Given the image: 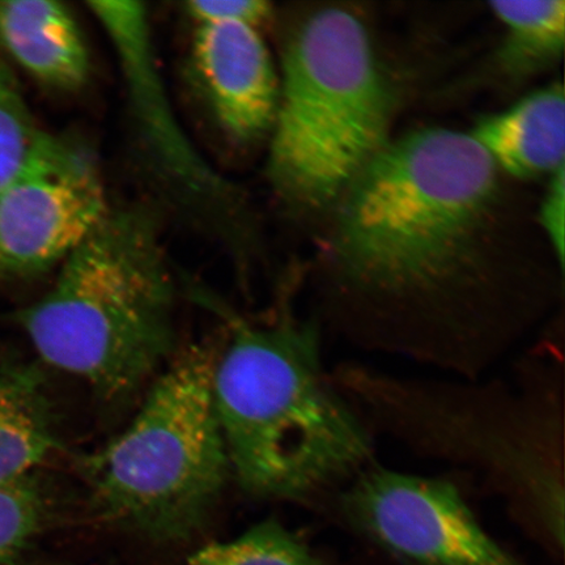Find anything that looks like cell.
<instances>
[{
  "instance_id": "obj_1",
  "label": "cell",
  "mask_w": 565,
  "mask_h": 565,
  "mask_svg": "<svg viewBox=\"0 0 565 565\" xmlns=\"http://www.w3.org/2000/svg\"><path fill=\"white\" fill-rule=\"evenodd\" d=\"M497 188L498 168L470 134L388 140L338 200L333 327L462 379L489 370L535 327L478 259Z\"/></svg>"
},
{
  "instance_id": "obj_2",
  "label": "cell",
  "mask_w": 565,
  "mask_h": 565,
  "mask_svg": "<svg viewBox=\"0 0 565 565\" xmlns=\"http://www.w3.org/2000/svg\"><path fill=\"white\" fill-rule=\"evenodd\" d=\"M366 426L418 454L478 472L514 519L556 554L564 550L563 370L522 366L503 381L393 376L362 364L331 374Z\"/></svg>"
},
{
  "instance_id": "obj_3",
  "label": "cell",
  "mask_w": 565,
  "mask_h": 565,
  "mask_svg": "<svg viewBox=\"0 0 565 565\" xmlns=\"http://www.w3.org/2000/svg\"><path fill=\"white\" fill-rule=\"evenodd\" d=\"M231 337L212 393L231 470L253 497L324 503L373 463V434L328 373L318 324L292 315Z\"/></svg>"
},
{
  "instance_id": "obj_4",
  "label": "cell",
  "mask_w": 565,
  "mask_h": 565,
  "mask_svg": "<svg viewBox=\"0 0 565 565\" xmlns=\"http://www.w3.org/2000/svg\"><path fill=\"white\" fill-rule=\"evenodd\" d=\"M174 298L152 218L110 210L18 320L44 362L118 399L173 355Z\"/></svg>"
},
{
  "instance_id": "obj_5",
  "label": "cell",
  "mask_w": 565,
  "mask_h": 565,
  "mask_svg": "<svg viewBox=\"0 0 565 565\" xmlns=\"http://www.w3.org/2000/svg\"><path fill=\"white\" fill-rule=\"evenodd\" d=\"M279 82L268 173L286 200L328 206L391 140L393 92L363 20L341 7L312 13Z\"/></svg>"
},
{
  "instance_id": "obj_6",
  "label": "cell",
  "mask_w": 565,
  "mask_h": 565,
  "mask_svg": "<svg viewBox=\"0 0 565 565\" xmlns=\"http://www.w3.org/2000/svg\"><path fill=\"white\" fill-rule=\"evenodd\" d=\"M215 353L183 350L124 434L87 461L98 511L158 543L192 540L206 524L231 463L218 424Z\"/></svg>"
},
{
  "instance_id": "obj_7",
  "label": "cell",
  "mask_w": 565,
  "mask_h": 565,
  "mask_svg": "<svg viewBox=\"0 0 565 565\" xmlns=\"http://www.w3.org/2000/svg\"><path fill=\"white\" fill-rule=\"evenodd\" d=\"M328 503L353 533L404 565H526L493 540L448 479L372 463Z\"/></svg>"
},
{
  "instance_id": "obj_8",
  "label": "cell",
  "mask_w": 565,
  "mask_h": 565,
  "mask_svg": "<svg viewBox=\"0 0 565 565\" xmlns=\"http://www.w3.org/2000/svg\"><path fill=\"white\" fill-rule=\"evenodd\" d=\"M109 211L89 148L42 131L23 168L0 190V280L62 265Z\"/></svg>"
},
{
  "instance_id": "obj_9",
  "label": "cell",
  "mask_w": 565,
  "mask_h": 565,
  "mask_svg": "<svg viewBox=\"0 0 565 565\" xmlns=\"http://www.w3.org/2000/svg\"><path fill=\"white\" fill-rule=\"evenodd\" d=\"M122 68L134 119L154 162L183 193L196 201L230 200V186L195 151L169 104L154 54L145 6L90 2Z\"/></svg>"
},
{
  "instance_id": "obj_10",
  "label": "cell",
  "mask_w": 565,
  "mask_h": 565,
  "mask_svg": "<svg viewBox=\"0 0 565 565\" xmlns=\"http://www.w3.org/2000/svg\"><path fill=\"white\" fill-rule=\"evenodd\" d=\"M192 63L212 116L239 145L270 136L280 82L258 28L196 25Z\"/></svg>"
},
{
  "instance_id": "obj_11",
  "label": "cell",
  "mask_w": 565,
  "mask_h": 565,
  "mask_svg": "<svg viewBox=\"0 0 565 565\" xmlns=\"http://www.w3.org/2000/svg\"><path fill=\"white\" fill-rule=\"evenodd\" d=\"M0 45L46 88L71 94L88 81V45L74 13L63 3L0 2Z\"/></svg>"
},
{
  "instance_id": "obj_12",
  "label": "cell",
  "mask_w": 565,
  "mask_h": 565,
  "mask_svg": "<svg viewBox=\"0 0 565 565\" xmlns=\"http://www.w3.org/2000/svg\"><path fill=\"white\" fill-rule=\"evenodd\" d=\"M469 134L497 168L515 179L553 174L564 166L565 154L562 83L535 90L497 115L480 118Z\"/></svg>"
},
{
  "instance_id": "obj_13",
  "label": "cell",
  "mask_w": 565,
  "mask_h": 565,
  "mask_svg": "<svg viewBox=\"0 0 565 565\" xmlns=\"http://www.w3.org/2000/svg\"><path fill=\"white\" fill-rule=\"evenodd\" d=\"M53 414L31 371H0V482L31 476L55 448Z\"/></svg>"
},
{
  "instance_id": "obj_14",
  "label": "cell",
  "mask_w": 565,
  "mask_h": 565,
  "mask_svg": "<svg viewBox=\"0 0 565 565\" xmlns=\"http://www.w3.org/2000/svg\"><path fill=\"white\" fill-rule=\"evenodd\" d=\"M490 7L505 30L499 60L508 74H533L561 58L565 40L564 0L492 2Z\"/></svg>"
},
{
  "instance_id": "obj_15",
  "label": "cell",
  "mask_w": 565,
  "mask_h": 565,
  "mask_svg": "<svg viewBox=\"0 0 565 565\" xmlns=\"http://www.w3.org/2000/svg\"><path fill=\"white\" fill-rule=\"evenodd\" d=\"M188 565H330L299 535L277 520H266L236 539L211 542L189 557Z\"/></svg>"
},
{
  "instance_id": "obj_16",
  "label": "cell",
  "mask_w": 565,
  "mask_h": 565,
  "mask_svg": "<svg viewBox=\"0 0 565 565\" xmlns=\"http://www.w3.org/2000/svg\"><path fill=\"white\" fill-rule=\"evenodd\" d=\"M51 519V500L33 475L0 482V565H25Z\"/></svg>"
},
{
  "instance_id": "obj_17",
  "label": "cell",
  "mask_w": 565,
  "mask_h": 565,
  "mask_svg": "<svg viewBox=\"0 0 565 565\" xmlns=\"http://www.w3.org/2000/svg\"><path fill=\"white\" fill-rule=\"evenodd\" d=\"M41 134L18 84L0 62V190L23 168Z\"/></svg>"
},
{
  "instance_id": "obj_18",
  "label": "cell",
  "mask_w": 565,
  "mask_h": 565,
  "mask_svg": "<svg viewBox=\"0 0 565 565\" xmlns=\"http://www.w3.org/2000/svg\"><path fill=\"white\" fill-rule=\"evenodd\" d=\"M189 17L200 24H245L259 28L270 17L264 0H195L186 3Z\"/></svg>"
},
{
  "instance_id": "obj_19",
  "label": "cell",
  "mask_w": 565,
  "mask_h": 565,
  "mask_svg": "<svg viewBox=\"0 0 565 565\" xmlns=\"http://www.w3.org/2000/svg\"><path fill=\"white\" fill-rule=\"evenodd\" d=\"M565 168L553 174L540 210V221L557 258V264L564 268V231H565Z\"/></svg>"
}]
</instances>
